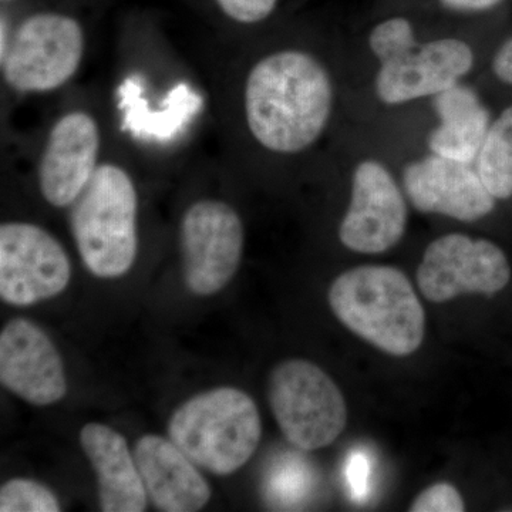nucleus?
<instances>
[{
	"label": "nucleus",
	"mask_w": 512,
	"mask_h": 512,
	"mask_svg": "<svg viewBox=\"0 0 512 512\" xmlns=\"http://www.w3.org/2000/svg\"><path fill=\"white\" fill-rule=\"evenodd\" d=\"M406 198L386 164L375 158L360 161L352 175L348 211L340 222V242L366 255L396 247L407 228Z\"/></svg>",
	"instance_id": "obj_10"
},
{
	"label": "nucleus",
	"mask_w": 512,
	"mask_h": 512,
	"mask_svg": "<svg viewBox=\"0 0 512 512\" xmlns=\"http://www.w3.org/2000/svg\"><path fill=\"white\" fill-rule=\"evenodd\" d=\"M403 190L417 211L461 222L483 220L494 211L497 201L481 180L476 164L433 153L404 168Z\"/></svg>",
	"instance_id": "obj_13"
},
{
	"label": "nucleus",
	"mask_w": 512,
	"mask_h": 512,
	"mask_svg": "<svg viewBox=\"0 0 512 512\" xmlns=\"http://www.w3.org/2000/svg\"><path fill=\"white\" fill-rule=\"evenodd\" d=\"M328 299L350 332L387 355L410 356L423 343L426 313L412 282L396 266L349 269L330 285Z\"/></svg>",
	"instance_id": "obj_2"
},
{
	"label": "nucleus",
	"mask_w": 512,
	"mask_h": 512,
	"mask_svg": "<svg viewBox=\"0 0 512 512\" xmlns=\"http://www.w3.org/2000/svg\"><path fill=\"white\" fill-rule=\"evenodd\" d=\"M80 444L96 471L100 510L146 511V487L126 437L106 424L89 423L80 431Z\"/></svg>",
	"instance_id": "obj_16"
},
{
	"label": "nucleus",
	"mask_w": 512,
	"mask_h": 512,
	"mask_svg": "<svg viewBox=\"0 0 512 512\" xmlns=\"http://www.w3.org/2000/svg\"><path fill=\"white\" fill-rule=\"evenodd\" d=\"M439 124L430 131L427 146L437 156L476 164L490 128L491 114L476 90L454 84L433 97Z\"/></svg>",
	"instance_id": "obj_17"
},
{
	"label": "nucleus",
	"mask_w": 512,
	"mask_h": 512,
	"mask_svg": "<svg viewBox=\"0 0 512 512\" xmlns=\"http://www.w3.org/2000/svg\"><path fill=\"white\" fill-rule=\"evenodd\" d=\"M367 42L379 63L396 59L419 43L412 20L400 15L376 23L370 30Z\"/></svg>",
	"instance_id": "obj_20"
},
{
	"label": "nucleus",
	"mask_w": 512,
	"mask_h": 512,
	"mask_svg": "<svg viewBox=\"0 0 512 512\" xmlns=\"http://www.w3.org/2000/svg\"><path fill=\"white\" fill-rule=\"evenodd\" d=\"M2 512H59V498L46 485L29 478H13L0 488Z\"/></svg>",
	"instance_id": "obj_19"
},
{
	"label": "nucleus",
	"mask_w": 512,
	"mask_h": 512,
	"mask_svg": "<svg viewBox=\"0 0 512 512\" xmlns=\"http://www.w3.org/2000/svg\"><path fill=\"white\" fill-rule=\"evenodd\" d=\"M416 278L427 301L443 303L464 293L503 291L511 281V265L503 249L488 239L447 234L426 248Z\"/></svg>",
	"instance_id": "obj_8"
},
{
	"label": "nucleus",
	"mask_w": 512,
	"mask_h": 512,
	"mask_svg": "<svg viewBox=\"0 0 512 512\" xmlns=\"http://www.w3.org/2000/svg\"><path fill=\"white\" fill-rule=\"evenodd\" d=\"M72 279V262L49 231L30 222L0 227V298L29 306L60 295Z\"/></svg>",
	"instance_id": "obj_9"
},
{
	"label": "nucleus",
	"mask_w": 512,
	"mask_h": 512,
	"mask_svg": "<svg viewBox=\"0 0 512 512\" xmlns=\"http://www.w3.org/2000/svg\"><path fill=\"white\" fill-rule=\"evenodd\" d=\"M221 12L239 25H256L275 12L279 0H215Z\"/></svg>",
	"instance_id": "obj_22"
},
{
	"label": "nucleus",
	"mask_w": 512,
	"mask_h": 512,
	"mask_svg": "<svg viewBox=\"0 0 512 512\" xmlns=\"http://www.w3.org/2000/svg\"><path fill=\"white\" fill-rule=\"evenodd\" d=\"M268 400L285 439L303 451L330 446L348 424L345 397L315 363L289 359L274 367Z\"/></svg>",
	"instance_id": "obj_5"
},
{
	"label": "nucleus",
	"mask_w": 512,
	"mask_h": 512,
	"mask_svg": "<svg viewBox=\"0 0 512 512\" xmlns=\"http://www.w3.org/2000/svg\"><path fill=\"white\" fill-rule=\"evenodd\" d=\"M476 168L495 200L512 197V106L488 128Z\"/></svg>",
	"instance_id": "obj_18"
},
{
	"label": "nucleus",
	"mask_w": 512,
	"mask_h": 512,
	"mask_svg": "<svg viewBox=\"0 0 512 512\" xmlns=\"http://www.w3.org/2000/svg\"><path fill=\"white\" fill-rule=\"evenodd\" d=\"M370 468H372V464H370L369 458L366 457L365 453L356 451V453L350 456L348 483L350 493L357 500L366 497L367 493H369Z\"/></svg>",
	"instance_id": "obj_23"
},
{
	"label": "nucleus",
	"mask_w": 512,
	"mask_h": 512,
	"mask_svg": "<svg viewBox=\"0 0 512 512\" xmlns=\"http://www.w3.org/2000/svg\"><path fill=\"white\" fill-rule=\"evenodd\" d=\"M138 194L119 164L97 168L73 204L70 228L84 266L97 278L126 275L138 254Z\"/></svg>",
	"instance_id": "obj_3"
},
{
	"label": "nucleus",
	"mask_w": 512,
	"mask_h": 512,
	"mask_svg": "<svg viewBox=\"0 0 512 512\" xmlns=\"http://www.w3.org/2000/svg\"><path fill=\"white\" fill-rule=\"evenodd\" d=\"M0 382L33 406H50L67 393L60 353L28 319L10 320L0 333Z\"/></svg>",
	"instance_id": "obj_14"
},
{
	"label": "nucleus",
	"mask_w": 512,
	"mask_h": 512,
	"mask_svg": "<svg viewBox=\"0 0 512 512\" xmlns=\"http://www.w3.org/2000/svg\"><path fill=\"white\" fill-rule=\"evenodd\" d=\"M133 454L147 495L158 510L195 512L210 501L207 480L173 440L146 434L137 440Z\"/></svg>",
	"instance_id": "obj_15"
},
{
	"label": "nucleus",
	"mask_w": 512,
	"mask_h": 512,
	"mask_svg": "<svg viewBox=\"0 0 512 512\" xmlns=\"http://www.w3.org/2000/svg\"><path fill=\"white\" fill-rule=\"evenodd\" d=\"M332 77L318 57L301 49L276 50L249 70L244 116L264 150L295 156L315 146L332 117Z\"/></svg>",
	"instance_id": "obj_1"
},
{
	"label": "nucleus",
	"mask_w": 512,
	"mask_h": 512,
	"mask_svg": "<svg viewBox=\"0 0 512 512\" xmlns=\"http://www.w3.org/2000/svg\"><path fill=\"white\" fill-rule=\"evenodd\" d=\"M466 510L463 497L454 485L439 483L426 488L410 505L412 512H461Z\"/></svg>",
	"instance_id": "obj_21"
},
{
	"label": "nucleus",
	"mask_w": 512,
	"mask_h": 512,
	"mask_svg": "<svg viewBox=\"0 0 512 512\" xmlns=\"http://www.w3.org/2000/svg\"><path fill=\"white\" fill-rule=\"evenodd\" d=\"M476 62L473 47L458 37H439L417 43L413 49L379 63L376 96L386 106H400L434 97L471 72Z\"/></svg>",
	"instance_id": "obj_11"
},
{
	"label": "nucleus",
	"mask_w": 512,
	"mask_h": 512,
	"mask_svg": "<svg viewBox=\"0 0 512 512\" xmlns=\"http://www.w3.org/2000/svg\"><path fill=\"white\" fill-rule=\"evenodd\" d=\"M100 143L99 124L87 111H69L56 120L37 164L47 204L66 208L77 201L99 168Z\"/></svg>",
	"instance_id": "obj_12"
},
{
	"label": "nucleus",
	"mask_w": 512,
	"mask_h": 512,
	"mask_svg": "<svg viewBox=\"0 0 512 512\" xmlns=\"http://www.w3.org/2000/svg\"><path fill=\"white\" fill-rule=\"evenodd\" d=\"M493 72L501 82L512 86V37L505 40L493 59Z\"/></svg>",
	"instance_id": "obj_25"
},
{
	"label": "nucleus",
	"mask_w": 512,
	"mask_h": 512,
	"mask_svg": "<svg viewBox=\"0 0 512 512\" xmlns=\"http://www.w3.org/2000/svg\"><path fill=\"white\" fill-rule=\"evenodd\" d=\"M503 2L504 0H439L441 8L460 15L488 12Z\"/></svg>",
	"instance_id": "obj_24"
},
{
	"label": "nucleus",
	"mask_w": 512,
	"mask_h": 512,
	"mask_svg": "<svg viewBox=\"0 0 512 512\" xmlns=\"http://www.w3.org/2000/svg\"><path fill=\"white\" fill-rule=\"evenodd\" d=\"M86 52L82 25L63 13H36L20 23L2 59L3 79L15 92L49 93L80 69Z\"/></svg>",
	"instance_id": "obj_6"
},
{
	"label": "nucleus",
	"mask_w": 512,
	"mask_h": 512,
	"mask_svg": "<svg viewBox=\"0 0 512 512\" xmlns=\"http://www.w3.org/2000/svg\"><path fill=\"white\" fill-rule=\"evenodd\" d=\"M168 436L197 466L229 476L254 456L261 416L248 393L217 387L181 404L168 423Z\"/></svg>",
	"instance_id": "obj_4"
},
{
	"label": "nucleus",
	"mask_w": 512,
	"mask_h": 512,
	"mask_svg": "<svg viewBox=\"0 0 512 512\" xmlns=\"http://www.w3.org/2000/svg\"><path fill=\"white\" fill-rule=\"evenodd\" d=\"M180 241L185 286L194 295H215L237 275L245 231L238 212L227 202L192 204L181 221Z\"/></svg>",
	"instance_id": "obj_7"
}]
</instances>
